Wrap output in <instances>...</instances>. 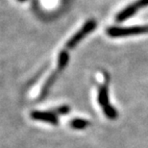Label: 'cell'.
<instances>
[{"mask_svg":"<svg viewBox=\"0 0 148 148\" xmlns=\"http://www.w3.org/2000/svg\"><path fill=\"white\" fill-rule=\"evenodd\" d=\"M69 53H67L66 50H63V51L60 52L58 57V71H62L64 67L67 66V63H69Z\"/></svg>","mask_w":148,"mask_h":148,"instance_id":"6","label":"cell"},{"mask_svg":"<svg viewBox=\"0 0 148 148\" xmlns=\"http://www.w3.org/2000/svg\"><path fill=\"white\" fill-rule=\"evenodd\" d=\"M148 33V26H135V27L121 28V27H112L107 30V34L110 37H125L132 35L145 34Z\"/></svg>","mask_w":148,"mask_h":148,"instance_id":"1","label":"cell"},{"mask_svg":"<svg viewBox=\"0 0 148 148\" xmlns=\"http://www.w3.org/2000/svg\"><path fill=\"white\" fill-rule=\"evenodd\" d=\"M90 122L85 119H82V118H75L70 121V126L72 127L73 129H76V130H82V129H85L86 127L88 126Z\"/></svg>","mask_w":148,"mask_h":148,"instance_id":"7","label":"cell"},{"mask_svg":"<svg viewBox=\"0 0 148 148\" xmlns=\"http://www.w3.org/2000/svg\"><path fill=\"white\" fill-rule=\"evenodd\" d=\"M146 6H148V0H138L136 3L128 6L117 14L116 21H123V20L129 18L130 16H132L133 14L137 13L140 9L146 7Z\"/></svg>","mask_w":148,"mask_h":148,"instance_id":"3","label":"cell"},{"mask_svg":"<svg viewBox=\"0 0 148 148\" xmlns=\"http://www.w3.org/2000/svg\"><path fill=\"white\" fill-rule=\"evenodd\" d=\"M95 27H96V22L94 20H88V21H87L74 36L70 38V40L66 42V47L69 49L74 48L83 38L87 36V35L90 34Z\"/></svg>","mask_w":148,"mask_h":148,"instance_id":"2","label":"cell"},{"mask_svg":"<svg viewBox=\"0 0 148 148\" xmlns=\"http://www.w3.org/2000/svg\"><path fill=\"white\" fill-rule=\"evenodd\" d=\"M69 107L66 105H64V106H61V107H59L56 109V112L59 114H67V112H69Z\"/></svg>","mask_w":148,"mask_h":148,"instance_id":"9","label":"cell"},{"mask_svg":"<svg viewBox=\"0 0 148 148\" xmlns=\"http://www.w3.org/2000/svg\"><path fill=\"white\" fill-rule=\"evenodd\" d=\"M98 102L102 108H105L109 106V94H108V88L106 86H102L99 88L98 91Z\"/></svg>","mask_w":148,"mask_h":148,"instance_id":"5","label":"cell"},{"mask_svg":"<svg viewBox=\"0 0 148 148\" xmlns=\"http://www.w3.org/2000/svg\"><path fill=\"white\" fill-rule=\"evenodd\" d=\"M103 111H104V114H106V116L108 118H110V119H115L117 116V112L115 111V109L111 105L103 108Z\"/></svg>","mask_w":148,"mask_h":148,"instance_id":"8","label":"cell"},{"mask_svg":"<svg viewBox=\"0 0 148 148\" xmlns=\"http://www.w3.org/2000/svg\"><path fill=\"white\" fill-rule=\"evenodd\" d=\"M31 117L35 120L44 121L53 125L58 124V116L51 112H42V111H34L31 112Z\"/></svg>","mask_w":148,"mask_h":148,"instance_id":"4","label":"cell"},{"mask_svg":"<svg viewBox=\"0 0 148 148\" xmlns=\"http://www.w3.org/2000/svg\"><path fill=\"white\" fill-rule=\"evenodd\" d=\"M18 1H20V2H24L25 0H18Z\"/></svg>","mask_w":148,"mask_h":148,"instance_id":"10","label":"cell"}]
</instances>
